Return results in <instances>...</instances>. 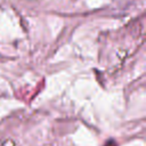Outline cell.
Returning a JSON list of instances; mask_svg holds the SVG:
<instances>
[{"label": "cell", "mask_w": 146, "mask_h": 146, "mask_svg": "<svg viewBox=\"0 0 146 146\" xmlns=\"http://www.w3.org/2000/svg\"><path fill=\"white\" fill-rule=\"evenodd\" d=\"M2 146H14V144L11 143V140H8V141H7L6 144H3Z\"/></svg>", "instance_id": "6da1fadb"}]
</instances>
